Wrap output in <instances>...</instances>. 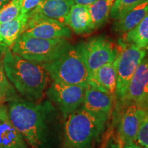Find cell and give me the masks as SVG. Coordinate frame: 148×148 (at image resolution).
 I'll return each instance as SVG.
<instances>
[{"mask_svg":"<svg viewBox=\"0 0 148 148\" xmlns=\"http://www.w3.org/2000/svg\"><path fill=\"white\" fill-rule=\"evenodd\" d=\"M148 12V0L135 5L116 19L112 29L119 34H125L134 29Z\"/></svg>","mask_w":148,"mask_h":148,"instance_id":"cell-17","label":"cell"},{"mask_svg":"<svg viewBox=\"0 0 148 148\" xmlns=\"http://www.w3.org/2000/svg\"><path fill=\"white\" fill-rule=\"evenodd\" d=\"M115 101L116 97L114 96L88 86L85 92L82 106L93 115L108 122Z\"/></svg>","mask_w":148,"mask_h":148,"instance_id":"cell-12","label":"cell"},{"mask_svg":"<svg viewBox=\"0 0 148 148\" xmlns=\"http://www.w3.org/2000/svg\"><path fill=\"white\" fill-rule=\"evenodd\" d=\"M74 4V0H42L32 12L56 19L64 23L66 15Z\"/></svg>","mask_w":148,"mask_h":148,"instance_id":"cell-18","label":"cell"},{"mask_svg":"<svg viewBox=\"0 0 148 148\" xmlns=\"http://www.w3.org/2000/svg\"><path fill=\"white\" fill-rule=\"evenodd\" d=\"M9 117L29 148H63L64 119L50 101L8 102Z\"/></svg>","mask_w":148,"mask_h":148,"instance_id":"cell-1","label":"cell"},{"mask_svg":"<svg viewBox=\"0 0 148 148\" xmlns=\"http://www.w3.org/2000/svg\"><path fill=\"white\" fill-rule=\"evenodd\" d=\"M121 148H143L140 145H138L136 142H127L122 144Z\"/></svg>","mask_w":148,"mask_h":148,"instance_id":"cell-27","label":"cell"},{"mask_svg":"<svg viewBox=\"0 0 148 148\" xmlns=\"http://www.w3.org/2000/svg\"><path fill=\"white\" fill-rule=\"evenodd\" d=\"M107 123L81 106L64 119L63 148H97Z\"/></svg>","mask_w":148,"mask_h":148,"instance_id":"cell-3","label":"cell"},{"mask_svg":"<svg viewBox=\"0 0 148 148\" xmlns=\"http://www.w3.org/2000/svg\"><path fill=\"white\" fill-rule=\"evenodd\" d=\"M23 34L42 39H56L69 38L72 33L71 29L62 22L30 12V16Z\"/></svg>","mask_w":148,"mask_h":148,"instance_id":"cell-10","label":"cell"},{"mask_svg":"<svg viewBox=\"0 0 148 148\" xmlns=\"http://www.w3.org/2000/svg\"><path fill=\"white\" fill-rule=\"evenodd\" d=\"M11 0H0V8L3 7V5L10 2Z\"/></svg>","mask_w":148,"mask_h":148,"instance_id":"cell-28","label":"cell"},{"mask_svg":"<svg viewBox=\"0 0 148 148\" xmlns=\"http://www.w3.org/2000/svg\"><path fill=\"white\" fill-rule=\"evenodd\" d=\"M30 12L21 14L6 23L0 24V52L4 53L10 49L17 38L23 34L28 21Z\"/></svg>","mask_w":148,"mask_h":148,"instance_id":"cell-14","label":"cell"},{"mask_svg":"<svg viewBox=\"0 0 148 148\" xmlns=\"http://www.w3.org/2000/svg\"><path fill=\"white\" fill-rule=\"evenodd\" d=\"M90 73L115 60L118 48L103 36H97L78 43Z\"/></svg>","mask_w":148,"mask_h":148,"instance_id":"cell-9","label":"cell"},{"mask_svg":"<svg viewBox=\"0 0 148 148\" xmlns=\"http://www.w3.org/2000/svg\"><path fill=\"white\" fill-rule=\"evenodd\" d=\"M136 143L139 144V145L143 148H148V112L140 125L136 136Z\"/></svg>","mask_w":148,"mask_h":148,"instance_id":"cell-24","label":"cell"},{"mask_svg":"<svg viewBox=\"0 0 148 148\" xmlns=\"http://www.w3.org/2000/svg\"><path fill=\"white\" fill-rule=\"evenodd\" d=\"M143 1L145 0H115L111 9L110 16L115 20L117 19L130 9Z\"/></svg>","mask_w":148,"mask_h":148,"instance_id":"cell-23","label":"cell"},{"mask_svg":"<svg viewBox=\"0 0 148 148\" xmlns=\"http://www.w3.org/2000/svg\"><path fill=\"white\" fill-rule=\"evenodd\" d=\"M71 47L66 38L42 39L22 34L10 50L25 60L45 64L58 58Z\"/></svg>","mask_w":148,"mask_h":148,"instance_id":"cell-5","label":"cell"},{"mask_svg":"<svg viewBox=\"0 0 148 148\" xmlns=\"http://www.w3.org/2000/svg\"><path fill=\"white\" fill-rule=\"evenodd\" d=\"M2 60L7 78L23 99L31 102L43 99L49 75L42 64L25 60L10 49L3 53Z\"/></svg>","mask_w":148,"mask_h":148,"instance_id":"cell-2","label":"cell"},{"mask_svg":"<svg viewBox=\"0 0 148 148\" xmlns=\"http://www.w3.org/2000/svg\"><path fill=\"white\" fill-rule=\"evenodd\" d=\"M114 111V123L121 144L136 142L140 126L147 111L136 103L127 101H116Z\"/></svg>","mask_w":148,"mask_h":148,"instance_id":"cell-7","label":"cell"},{"mask_svg":"<svg viewBox=\"0 0 148 148\" xmlns=\"http://www.w3.org/2000/svg\"><path fill=\"white\" fill-rule=\"evenodd\" d=\"M122 101L137 104L148 112V56L142 60L131 79L126 95Z\"/></svg>","mask_w":148,"mask_h":148,"instance_id":"cell-11","label":"cell"},{"mask_svg":"<svg viewBox=\"0 0 148 148\" xmlns=\"http://www.w3.org/2000/svg\"><path fill=\"white\" fill-rule=\"evenodd\" d=\"M0 148H29L9 117L8 107L0 105Z\"/></svg>","mask_w":148,"mask_h":148,"instance_id":"cell-13","label":"cell"},{"mask_svg":"<svg viewBox=\"0 0 148 148\" xmlns=\"http://www.w3.org/2000/svg\"><path fill=\"white\" fill-rule=\"evenodd\" d=\"M23 0H11L0 8V24L10 21L16 17L21 12Z\"/></svg>","mask_w":148,"mask_h":148,"instance_id":"cell-22","label":"cell"},{"mask_svg":"<svg viewBox=\"0 0 148 148\" xmlns=\"http://www.w3.org/2000/svg\"></svg>","mask_w":148,"mask_h":148,"instance_id":"cell-30","label":"cell"},{"mask_svg":"<svg viewBox=\"0 0 148 148\" xmlns=\"http://www.w3.org/2000/svg\"><path fill=\"white\" fill-rule=\"evenodd\" d=\"M3 102H4V100H3V99L2 97H1V96H0V105L1 104V103H2Z\"/></svg>","mask_w":148,"mask_h":148,"instance_id":"cell-29","label":"cell"},{"mask_svg":"<svg viewBox=\"0 0 148 148\" xmlns=\"http://www.w3.org/2000/svg\"><path fill=\"white\" fill-rule=\"evenodd\" d=\"M41 1L42 0H23L20 13L27 14L32 12Z\"/></svg>","mask_w":148,"mask_h":148,"instance_id":"cell-25","label":"cell"},{"mask_svg":"<svg viewBox=\"0 0 148 148\" xmlns=\"http://www.w3.org/2000/svg\"><path fill=\"white\" fill-rule=\"evenodd\" d=\"M42 64L52 81L67 84L89 86L90 73L78 44L71 45L58 58Z\"/></svg>","mask_w":148,"mask_h":148,"instance_id":"cell-4","label":"cell"},{"mask_svg":"<svg viewBox=\"0 0 148 148\" xmlns=\"http://www.w3.org/2000/svg\"><path fill=\"white\" fill-rule=\"evenodd\" d=\"M97 0H74L75 4L86 5V6H89L92 3L95 2Z\"/></svg>","mask_w":148,"mask_h":148,"instance_id":"cell-26","label":"cell"},{"mask_svg":"<svg viewBox=\"0 0 148 148\" xmlns=\"http://www.w3.org/2000/svg\"><path fill=\"white\" fill-rule=\"evenodd\" d=\"M64 23L77 34H89L94 30L88 6L74 4L64 19Z\"/></svg>","mask_w":148,"mask_h":148,"instance_id":"cell-16","label":"cell"},{"mask_svg":"<svg viewBox=\"0 0 148 148\" xmlns=\"http://www.w3.org/2000/svg\"><path fill=\"white\" fill-rule=\"evenodd\" d=\"M146 55V49L123 40L120 42L115 60L117 75L116 101H122L125 98L131 79Z\"/></svg>","mask_w":148,"mask_h":148,"instance_id":"cell-6","label":"cell"},{"mask_svg":"<svg viewBox=\"0 0 148 148\" xmlns=\"http://www.w3.org/2000/svg\"><path fill=\"white\" fill-rule=\"evenodd\" d=\"M115 0H97L88 6L94 30L108 21Z\"/></svg>","mask_w":148,"mask_h":148,"instance_id":"cell-19","label":"cell"},{"mask_svg":"<svg viewBox=\"0 0 148 148\" xmlns=\"http://www.w3.org/2000/svg\"><path fill=\"white\" fill-rule=\"evenodd\" d=\"M87 87L52 81L46 90L45 95L65 119L82 106Z\"/></svg>","mask_w":148,"mask_h":148,"instance_id":"cell-8","label":"cell"},{"mask_svg":"<svg viewBox=\"0 0 148 148\" xmlns=\"http://www.w3.org/2000/svg\"><path fill=\"white\" fill-rule=\"evenodd\" d=\"M116 63L114 60L104 64L90 73L89 86L116 97Z\"/></svg>","mask_w":148,"mask_h":148,"instance_id":"cell-15","label":"cell"},{"mask_svg":"<svg viewBox=\"0 0 148 148\" xmlns=\"http://www.w3.org/2000/svg\"><path fill=\"white\" fill-rule=\"evenodd\" d=\"M123 41L140 48H148V12L141 21L125 34Z\"/></svg>","mask_w":148,"mask_h":148,"instance_id":"cell-20","label":"cell"},{"mask_svg":"<svg viewBox=\"0 0 148 148\" xmlns=\"http://www.w3.org/2000/svg\"><path fill=\"white\" fill-rule=\"evenodd\" d=\"M0 96L3 98L4 101H10L21 98L20 96L17 95V92L7 78L3 67V60L1 56H0Z\"/></svg>","mask_w":148,"mask_h":148,"instance_id":"cell-21","label":"cell"}]
</instances>
